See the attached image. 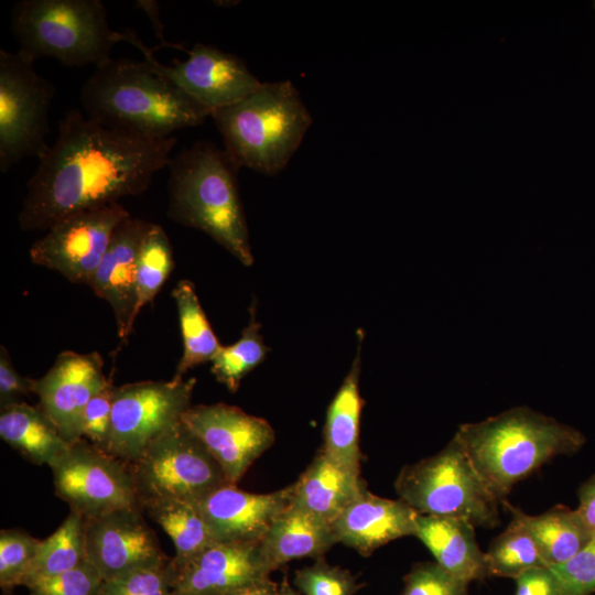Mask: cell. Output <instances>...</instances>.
Returning <instances> with one entry per match:
<instances>
[{"mask_svg": "<svg viewBox=\"0 0 595 595\" xmlns=\"http://www.w3.org/2000/svg\"><path fill=\"white\" fill-rule=\"evenodd\" d=\"M176 141L112 128L69 110L26 183L20 228L47 230L73 214L144 193L167 166Z\"/></svg>", "mask_w": 595, "mask_h": 595, "instance_id": "obj_1", "label": "cell"}, {"mask_svg": "<svg viewBox=\"0 0 595 595\" xmlns=\"http://www.w3.org/2000/svg\"><path fill=\"white\" fill-rule=\"evenodd\" d=\"M87 117L152 138L201 126L210 111L143 61L110 58L95 67L80 89Z\"/></svg>", "mask_w": 595, "mask_h": 595, "instance_id": "obj_2", "label": "cell"}, {"mask_svg": "<svg viewBox=\"0 0 595 595\" xmlns=\"http://www.w3.org/2000/svg\"><path fill=\"white\" fill-rule=\"evenodd\" d=\"M454 436L500 504L518 482L558 455L576 453L586 442L578 430L527 407L464 423Z\"/></svg>", "mask_w": 595, "mask_h": 595, "instance_id": "obj_3", "label": "cell"}, {"mask_svg": "<svg viewBox=\"0 0 595 595\" xmlns=\"http://www.w3.org/2000/svg\"><path fill=\"white\" fill-rule=\"evenodd\" d=\"M167 216L202 230L244 266L253 263L238 191L239 167L225 149L198 141L171 158Z\"/></svg>", "mask_w": 595, "mask_h": 595, "instance_id": "obj_4", "label": "cell"}, {"mask_svg": "<svg viewBox=\"0 0 595 595\" xmlns=\"http://www.w3.org/2000/svg\"><path fill=\"white\" fill-rule=\"evenodd\" d=\"M235 164L280 173L299 149L313 118L290 80L262 83L240 101L212 112Z\"/></svg>", "mask_w": 595, "mask_h": 595, "instance_id": "obj_5", "label": "cell"}, {"mask_svg": "<svg viewBox=\"0 0 595 595\" xmlns=\"http://www.w3.org/2000/svg\"><path fill=\"white\" fill-rule=\"evenodd\" d=\"M11 31L30 60L53 57L68 67H95L111 58L120 42L100 0H21L11 12Z\"/></svg>", "mask_w": 595, "mask_h": 595, "instance_id": "obj_6", "label": "cell"}, {"mask_svg": "<svg viewBox=\"0 0 595 595\" xmlns=\"http://www.w3.org/2000/svg\"><path fill=\"white\" fill-rule=\"evenodd\" d=\"M394 489L420 515L459 519L486 529L499 522L500 501L455 436L435 455L403 466Z\"/></svg>", "mask_w": 595, "mask_h": 595, "instance_id": "obj_7", "label": "cell"}, {"mask_svg": "<svg viewBox=\"0 0 595 595\" xmlns=\"http://www.w3.org/2000/svg\"><path fill=\"white\" fill-rule=\"evenodd\" d=\"M129 465L142 509L162 500L195 504L229 484L217 461L182 421Z\"/></svg>", "mask_w": 595, "mask_h": 595, "instance_id": "obj_8", "label": "cell"}, {"mask_svg": "<svg viewBox=\"0 0 595 595\" xmlns=\"http://www.w3.org/2000/svg\"><path fill=\"white\" fill-rule=\"evenodd\" d=\"M53 84L36 73L34 61L20 51L0 50V171L7 173L26 156L48 148Z\"/></svg>", "mask_w": 595, "mask_h": 595, "instance_id": "obj_9", "label": "cell"}, {"mask_svg": "<svg viewBox=\"0 0 595 595\" xmlns=\"http://www.w3.org/2000/svg\"><path fill=\"white\" fill-rule=\"evenodd\" d=\"M50 468L56 496L84 519L141 508L129 463L85 439L71 444Z\"/></svg>", "mask_w": 595, "mask_h": 595, "instance_id": "obj_10", "label": "cell"}, {"mask_svg": "<svg viewBox=\"0 0 595 595\" xmlns=\"http://www.w3.org/2000/svg\"><path fill=\"white\" fill-rule=\"evenodd\" d=\"M195 378L113 387L108 452L132 463L191 408Z\"/></svg>", "mask_w": 595, "mask_h": 595, "instance_id": "obj_11", "label": "cell"}, {"mask_svg": "<svg viewBox=\"0 0 595 595\" xmlns=\"http://www.w3.org/2000/svg\"><path fill=\"white\" fill-rule=\"evenodd\" d=\"M119 40L136 46L155 74L184 90L210 115L240 101L262 84L240 57L212 45L196 43L187 50L186 60L175 58L172 65H163L134 31L119 32Z\"/></svg>", "mask_w": 595, "mask_h": 595, "instance_id": "obj_12", "label": "cell"}, {"mask_svg": "<svg viewBox=\"0 0 595 595\" xmlns=\"http://www.w3.org/2000/svg\"><path fill=\"white\" fill-rule=\"evenodd\" d=\"M129 216L119 203L73 214L32 245L30 259L73 283L88 285L117 227Z\"/></svg>", "mask_w": 595, "mask_h": 595, "instance_id": "obj_13", "label": "cell"}, {"mask_svg": "<svg viewBox=\"0 0 595 595\" xmlns=\"http://www.w3.org/2000/svg\"><path fill=\"white\" fill-rule=\"evenodd\" d=\"M182 422L201 440L234 485L275 440L267 420L226 403L191 407Z\"/></svg>", "mask_w": 595, "mask_h": 595, "instance_id": "obj_14", "label": "cell"}, {"mask_svg": "<svg viewBox=\"0 0 595 595\" xmlns=\"http://www.w3.org/2000/svg\"><path fill=\"white\" fill-rule=\"evenodd\" d=\"M85 553L86 561L98 570L104 581L169 560L141 508H125L85 519Z\"/></svg>", "mask_w": 595, "mask_h": 595, "instance_id": "obj_15", "label": "cell"}, {"mask_svg": "<svg viewBox=\"0 0 595 595\" xmlns=\"http://www.w3.org/2000/svg\"><path fill=\"white\" fill-rule=\"evenodd\" d=\"M102 366V358L96 351L65 350L43 377L34 379L37 407L69 444L83 439V413L89 400L111 382Z\"/></svg>", "mask_w": 595, "mask_h": 595, "instance_id": "obj_16", "label": "cell"}, {"mask_svg": "<svg viewBox=\"0 0 595 595\" xmlns=\"http://www.w3.org/2000/svg\"><path fill=\"white\" fill-rule=\"evenodd\" d=\"M291 501V485L255 494L226 484L195 502L216 543H259Z\"/></svg>", "mask_w": 595, "mask_h": 595, "instance_id": "obj_17", "label": "cell"}, {"mask_svg": "<svg viewBox=\"0 0 595 595\" xmlns=\"http://www.w3.org/2000/svg\"><path fill=\"white\" fill-rule=\"evenodd\" d=\"M271 573L259 543H215L177 570L173 595H225Z\"/></svg>", "mask_w": 595, "mask_h": 595, "instance_id": "obj_18", "label": "cell"}, {"mask_svg": "<svg viewBox=\"0 0 595 595\" xmlns=\"http://www.w3.org/2000/svg\"><path fill=\"white\" fill-rule=\"evenodd\" d=\"M151 223L131 216L117 227L111 242L90 278L94 293L112 309L118 336L125 340L137 320V260Z\"/></svg>", "mask_w": 595, "mask_h": 595, "instance_id": "obj_19", "label": "cell"}, {"mask_svg": "<svg viewBox=\"0 0 595 595\" xmlns=\"http://www.w3.org/2000/svg\"><path fill=\"white\" fill-rule=\"evenodd\" d=\"M418 512L401 499L365 489L332 523L338 543L369 556L403 537H414Z\"/></svg>", "mask_w": 595, "mask_h": 595, "instance_id": "obj_20", "label": "cell"}, {"mask_svg": "<svg viewBox=\"0 0 595 595\" xmlns=\"http://www.w3.org/2000/svg\"><path fill=\"white\" fill-rule=\"evenodd\" d=\"M365 489L360 472L336 463L320 450L291 484L290 505L332 524Z\"/></svg>", "mask_w": 595, "mask_h": 595, "instance_id": "obj_21", "label": "cell"}, {"mask_svg": "<svg viewBox=\"0 0 595 595\" xmlns=\"http://www.w3.org/2000/svg\"><path fill=\"white\" fill-rule=\"evenodd\" d=\"M414 537L452 576L467 584L489 576L485 552L479 549L475 527L469 522L418 513Z\"/></svg>", "mask_w": 595, "mask_h": 595, "instance_id": "obj_22", "label": "cell"}, {"mask_svg": "<svg viewBox=\"0 0 595 595\" xmlns=\"http://www.w3.org/2000/svg\"><path fill=\"white\" fill-rule=\"evenodd\" d=\"M337 543L332 524L289 505L274 519L259 545L273 572L292 560L322 558Z\"/></svg>", "mask_w": 595, "mask_h": 595, "instance_id": "obj_23", "label": "cell"}, {"mask_svg": "<svg viewBox=\"0 0 595 595\" xmlns=\"http://www.w3.org/2000/svg\"><path fill=\"white\" fill-rule=\"evenodd\" d=\"M351 368L332 399L323 428L321 451L336 463L360 472V415L364 400L359 391L361 331Z\"/></svg>", "mask_w": 595, "mask_h": 595, "instance_id": "obj_24", "label": "cell"}, {"mask_svg": "<svg viewBox=\"0 0 595 595\" xmlns=\"http://www.w3.org/2000/svg\"><path fill=\"white\" fill-rule=\"evenodd\" d=\"M0 437L39 466H51L71 445L39 407L23 401L1 408Z\"/></svg>", "mask_w": 595, "mask_h": 595, "instance_id": "obj_25", "label": "cell"}, {"mask_svg": "<svg viewBox=\"0 0 595 595\" xmlns=\"http://www.w3.org/2000/svg\"><path fill=\"white\" fill-rule=\"evenodd\" d=\"M519 520L536 541L547 566L562 564L581 551L594 537L576 509L559 505L537 516L501 504Z\"/></svg>", "mask_w": 595, "mask_h": 595, "instance_id": "obj_26", "label": "cell"}, {"mask_svg": "<svg viewBox=\"0 0 595 595\" xmlns=\"http://www.w3.org/2000/svg\"><path fill=\"white\" fill-rule=\"evenodd\" d=\"M172 296L176 304L183 340V354L173 379L182 380L194 367L212 363L223 346L201 305L193 282L178 281Z\"/></svg>", "mask_w": 595, "mask_h": 595, "instance_id": "obj_27", "label": "cell"}, {"mask_svg": "<svg viewBox=\"0 0 595 595\" xmlns=\"http://www.w3.org/2000/svg\"><path fill=\"white\" fill-rule=\"evenodd\" d=\"M143 510L173 541L175 548L173 561L177 570L216 543L194 504L162 500L144 506Z\"/></svg>", "mask_w": 595, "mask_h": 595, "instance_id": "obj_28", "label": "cell"}, {"mask_svg": "<svg viewBox=\"0 0 595 595\" xmlns=\"http://www.w3.org/2000/svg\"><path fill=\"white\" fill-rule=\"evenodd\" d=\"M85 561V519L69 511L52 534L40 540L24 586L34 580L67 572Z\"/></svg>", "mask_w": 595, "mask_h": 595, "instance_id": "obj_29", "label": "cell"}, {"mask_svg": "<svg viewBox=\"0 0 595 595\" xmlns=\"http://www.w3.org/2000/svg\"><path fill=\"white\" fill-rule=\"evenodd\" d=\"M256 301L249 306V321L240 338L232 345L223 346L212 361L210 371L215 379L230 392H236L242 379L260 365L270 348L260 334L261 324L257 321Z\"/></svg>", "mask_w": 595, "mask_h": 595, "instance_id": "obj_30", "label": "cell"}, {"mask_svg": "<svg viewBox=\"0 0 595 595\" xmlns=\"http://www.w3.org/2000/svg\"><path fill=\"white\" fill-rule=\"evenodd\" d=\"M485 558L489 576L516 580L532 567L547 566L536 541L516 518L491 541Z\"/></svg>", "mask_w": 595, "mask_h": 595, "instance_id": "obj_31", "label": "cell"}, {"mask_svg": "<svg viewBox=\"0 0 595 595\" xmlns=\"http://www.w3.org/2000/svg\"><path fill=\"white\" fill-rule=\"evenodd\" d=\"M174 269L173 249L165 230L150 224L137 260V315L156 296Z\"/></svg>", "mask_w": 595, "mask_h": 595, "instance_id": "obj_32", "label": "cell"}, {"mask_svg": "<svg viewBox=\"0 0 595 595\" xmlns=\"http://www.w3.org/2000/svg\"><path fill=\"white\" fill-rule=\"evenodd\" d=\"M40 540L20 529L0 531V585H24Z\"/></svg>", "mask_w": 595, "mask_h": 595, "instance_id": "obj_33", "label": "cell"}, {"mask_svg": "<svg viewBox=\"0 0 595 595\" xmlns=\"http://www.w3.org/2000/svg\"><path fill=\"white\" fill-rule=\"evenodd\" d=\"M177 569L173 559L161 565L104 581L99 595H173Z\"/></svg>", "mask_w": 595, "mask_h": 595, "instance_id": "obj_34", "label": "cell"}, {"mask_svg": "<svg viewBox=\"0 0 595 595\" xmlns=\"http://www.w3.org/2000/svg\"><path fill=\"white\" fill-rule=\"evenodd\" d=\"M293 585L304 595H355L359 591L356 577L322 558L294 572Z\"/></svg>", "mask_w": 595, "mask_h": 595, "instance_id": "obj_35", "label": "cell"}, {"mask_svg": "<svg viewBox=\"0 0 595 595\" xmlns=\"http://www.w3.org/2000/svg\"><path fill=\"white\" fill-rule=\"evenodd\" d=\"M104 578L88 561L67 572L34 580L29 595H99Z\"/></svg>", "mask_w": 595, "mask_h": 595, "instance_id": "obj_36", "label": "cell"}, {"mask_svg": "<svg viewBox=\"0 0 595 595\" xmlns=\"http://www.w3.org/2000/svg\"><path fill=\"white\" fill-rule=\"evenodd\" d=\"M401 595H468V584L445 572L436 562H420L403 578Z\"/></svg>", "mask_w": 595, "mask_h": 595, "instance_id": "obj_37", "label": "cell"}, {"mask_svg": "<svg viewBox=\"0 0 595 595\" xmlns=\"http://www.w3.org/2000/svg\"><path fill=\"white\" fill-rule=\"evenodd\" d=\"M549 567L559 582L562 595L595 593V536L574 556Z\"/></svg>", "mask_w": 595, "mask_h": 595, "instance_id": "obj_38", "label": "cell"}, {"mask_svg": "<svg viewBox=\"0 0 595 595\" xmlns=\"http://www.w3.org/2000/svg\"><path fill=\"white\" fill-rule=\"evenodd\" d=\"M113 386L110 382L87 403L82 421V437L108 452Z\"/></svg>", "mask_w": 595, "mask_h": 595, "instance_id": "obj_39", "label": "cell"}, {"mask_svg": "<svg viewBox=\"0 0 595 595\" xmlns=\"http://www.w3.org/2000/svg\"><path fill=\"white\" fill-rule=\"evenodd\" d=\"M34 379L15 369L6 347L0 348V407L22 402V397L33 393Z\"/></svg>", "mask_w": 595, "mask_h": 595, "instance_id": "obj_40", "label": "cell"}, {"mask_svg": "<svg viewBox=\"0 0 595 595\" xmlns=\"http://www.w3.org/2000/svg\"><path fill=\"white\" fill-rule=\"evenodd\" d=\"M515 581V595H562L559 582L549 566L532 567Z\"/></svg>", "mask_w": 595, "mask_h": 595, "instance_id": "obj_41", "label": "cell"}, {"mask_svg": "<svg viewBox=\"0 0 595 595\" xmlns=\"http://www.w3.org/2000/svg\"><path fill=\"white\" fill-rule=\"evenodd\" d=\"M577 496L576 511L592 534L595 536V474L580 486Z\"/></svg>", "mask_w": 595, "mask_h": 595, "instance_id": "obj_42", "label": "cell"}, {"mask_svg": "<svg viewBox=\"0 0 595 595\" xmlns=\"http://www.w3.org/2000/svg\"><path fill=\"white\" fill-rule=\"evenodd\" d=\"M134 6L139 9H141L142 11H144L147 13V15L149 17L152 25H153V29H154V33L158 37V40L160 41V46L161 47H170V48H177V50H181L183 52H187V50L181 45V44H174V43H170L167 42V40L165 39L164 36V26H163V23L161 22V19H160V10H159V3L156 1H153V0H138L134 2Z\"/></svg>", "mask_w": 595, "mask_h": 595, "instance_id": "obj_43", "label": "cell"}, {"mask_svg": "<svg viewBox=\"0 0 595 595\" xmlns=\"http://www.w3.org/2000/svg\"><path fill=\"white\" fill-rule=\"evenodd\" d=\"M225 595H279V585L269 577L240 587Z\"/></svg>", "mask_w": 595, "mask_h": 595, "instance_id": "obj_44", "label": "cell"}, {"mask_svg": "<svg viewBox=\"0 0 595 595\" xmlns=\"http://www.w3.org/2000/svg\"><path fill=\"white\" fill-rule=\"evenodd\" d=\"M279 595H298V594L286 581H283L281 585H279Z\"/></svg>", "mask_w": 595, "mask_h": 595, "instance_id": "obj_45", "label": "cell"}, {"mask_svg": "<svg viewBox=\"0 0 595 595\" xmlns=\"http://www.w3.org/2000/svg\"><path fill=\"white\" fill-rule=\"evenodd\" d=\"M594 7H595V2H594Z\"/></svg>", "mask_w": 595, "mask_h": 595, "instance_id": "obj_46", "label": "cell"}]
</instances>
